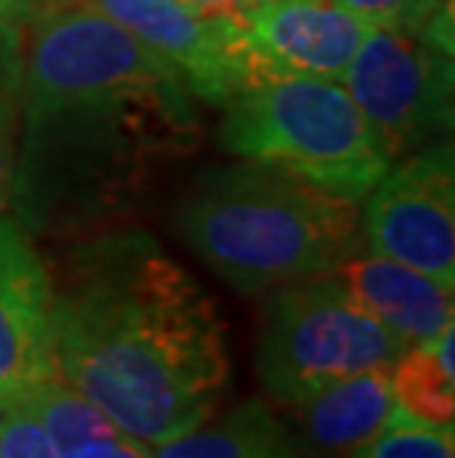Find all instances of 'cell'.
<instances>
[{
	"label": "cell",
	"instance_id": "3",
	"mask_svg": "<svg viewBox=\"0 0 455 458\" xmlns=\"http://www.w3.org/2000/svg\"><path fill=\"white\" fill-rule=\"evenodd\" d=\"M361 201L273 163L243 160L198 181L178 228L222 281L246 296L325 276L361 251Z\"/></svg>",
	"mask_w": 455,
	"mask_h": 458
},
{
	"label": "cell",
	"instance_id": "20",
	"mask_svg": "<svg viewBox=\"0 0 455 458\" xmlns=\"http://www.w3.org/2000/svg\"><path fill=\"white\" fill-rule=\"evenodd\" d=\"M24 27L13 24L0 15V92L18 89L21 86V65H24Z\"/></svg>",
	"mask_w": 455,
	"mask_h": 458
},
{
	"label": "cell",
	"instance_id": "2",
	"mask_svg": "<svg viewBox=\"0 0 455 458\" xmlns=\"http://www.w3.org/2000/svg\"><path fill=\"white\" fill-rule=\"evenodd\" d=\"M56 378L145 444L219 411L231 382L216 301L145 231L80 240L51 269Z\"/></svg>",
	"mask_w": 455,
	"mask_h": 458
},
{
	"label": "cell",
	"instance_id": "17",
	"mask_svg": "<svg viewBox=\"0 0 455 458\" xmlns=\"http://www.w3.org/2000/svg\"><path fill=\"white\" fill-rule=\"evenodd\" d=\"M0 458H60L38 420L0 394Z\"/></svg>",
	"mask_w": 455,
	"mask_h": 458
},
{
	"label": "cell",
	"instance_id": "11",
	"mask_svg": "<svg viewBox=\"0 0 455 458\" xmlns=\"http://www.w3.org/2000/svg\"><path fill=\"white\" fill-rule=\"evenodd\" d=\"M373 319L405 344H429L452 328V287L382 255H352L325 272Z\"/></svg>",
	"mask_w": 455,
	"mask_h": 458
},
{
	"label": "cell",
	"instance_id": "19",
	"mask_svg": "<svg viewBox=\"0 0 455 458\" xmlns=\"http://www.w3.org/2000/svg\"><path fill=\"white\" fill-rule=\"evenodd\" d=\"M60 458H151V450L139 437L128 435L124 428H115V432L95 435L89 441L72 446Z\"/></svg>",
	"mask_w": 455,
	"mask_h": 458
},
{
	"label": "cell",
	"instance_id": "16",
	"mask_svg": "<svg viewBox=\"0 0 455 458\" xmlns=\"http://www.w3.org/2000/svg\"><path fill=\"white\" fill-rule=\"evenodd\" d=\"M373 30L420 33L452 0H337Z\"/></svg>",
	"mask_w": 455,
	"mask_h": 458
},
{
	"label": "cell",
	"instance_id": "9",
	"mask_svg": "<svg viewBox=\"0 0 455 458\" xmlns=\"http://www.w3.org/2000/svg\"><path fill=\"white\" fill-rule=\"evenodd\" d=\"M110 18L142 47L166 63L192 98L225 106L246 89L243 63L231 42L225 18L192 13L181 0H80Z\"/></svg>",
	"mask_w": 455,
	"mask_h": 458
},
{
	"label": "cell",
	"instance_id": "4",
	"mask_svg": "<svg viewBox=\"0 0 455 458\" xmlns=\"http://www.w3.org/2000/svg\"><path fill=\"white\" fill-rule=\"evenodd\" d=\"M219 145L355 201L393 163L350 92L323 77H273L240 89L225 104Z\"/></svg>",
	"mask_w": 455,
	"mask_h": 458
},
{
	"label": "cell",
	"instance_id": "21",
	"mask_svg": "<svg viewBox=\"0 0 455 458\" xmlns=\"http://www.w3.org/2000/svg\"><path fill=\"white\" fill-rule=\"evenodd\" d=\"M72 4H80V0H0V15L27 30L38 18L51 15L56 9H65Z\"/></svg>",
	"mask_w": 455,
	"mask_h": 458
},
{
	"label": "cell",
	"instance_id": "8",
	"mask_svg": "<svg viewBox=\"0 0 455 458\" xmlns=\"http://www.w3.org/2000/svg\"><path fill=\"white\" fill-rule=\"evenodd\" d=\"M225 21L246 86L273 77H323L341 83L373 30L337 0H269L249 13L225 15Z\"/></svg>",
	"mask_w": 455,
	"mask_h": 458
},
{
	"label": "cell",
	"instance_id": "15",
	"mask_svg": "<svg viewBox=\"0 0 455 458\" xmlns=\"http://www.w3.org/2000/svg\"><path fill=\"white\" fill-rule=\"evenodd\" d=\"M346 458H455L452 428L426 423L393 403L379 432Z\"/></svg>",
	"mask_w": 455,
	"mask_h": 458
},
{
	"label": "cell",
	"instance_id": "5",
	"mask_svg": "<svg viewBox=\"0 0 455 458\" xmlns=\"http://www.w3.org/2000/svg\"><path fill=\"white\" fill-rule=\"evenodd\" d=\"M409 344L387 331L328 276L290 281L269 293L255 367L269 399L284 408L375 367H393Z\"/></svg>",
	"mask_w": 455,
	"mask_h": 458
},
{
	"label": "cell",
	"instance_id": "22",
	"mask_svg": "<svg viewBox=\"0 0 455 458\" xmlns=\"http://www.w3.org/2000/svg\"><path fill=\"white\" fill-rule=\"evenodd\" d=\"M183 6H190L192 13L207 15V18H225V15H240L249 13L255 6H264L269 0H181Z\"/></svg>",
	"mask_w": 455,
	"mask_h": 458
},
{
	"label": "cell",
	"instance_id": "10",
	"mask_svg": "<svg viewBox=\"0 0 455 458\" xmlns=\"http://www.w3.org/2000/svg\"><path fill=\"white\" fill-rule=\"evenodd\" d=\"M51 269L13 213H0V394L56 378Z\"/></svg>",
	"mask_w": 455,
	"mask_h": 458
},
{
	"label": "cell",
	"instance_id": "7",
	"mask_svg": "<svg viewBox=\"0 0 455 458\" xmlns=\"http://www.w3.org/2000/svg\"><path fill=\"white\" fill-rule=\"evenodd\" d=\"M364 199L361 242L373 255L455 287V154L450 140L391 163Z\"/></svg>",
	"mask_w": 455,
	"mask_h": 458
},
{
	"label": "cell",
	"instance_id": "13",
	"mask_svg": "<svg viewBox=\"0 0 455 458\" xmlns=\"http://www.w3.org/2000/svg\"><path fill=\"white\" fill-rule=\"evenodd\" d=\"M151 458H308L290 423L264 399H243L225 414L157 444Z\"/></svg>",
	"mask_w": 455,
	"mask_h": 458
},
{
	"label": "cell",
	"instance_id": "1",
	"mask_svg": "<svg viewBox=\"0 0 455 458\" xmlns=\"http://www.w3.org/2000/svg\"><path fill=\"white\" fill-rule=\"evenodd\" d=\"M201 140L192 92L86 4L24 33L13 216L30 237L131 213Z\"/></svg>",
	"mask_w": 455,
	"mask_h": 458
},
{
	"label": "cell",
	"instance_id": "6",
	"mask_svg": "<svg viewBox=\"0 0 455 458\" xmlns=\"http://www.w3.org/2000/svg\"><path fill=\"white\" fill-rule=\"evenodd\" d=\"M452 54L423 33L370 30L341 86L364 113L391 160L450 140Z\"/></svg>",
	"mask_w": 455,
	"mask_h": 458
},
{
	"label": "cell",
	"instance_id": "18",
	"mask_svg": "<svg viewBox=\"0 0 455 458\" xmlns=\"http://www.w3.org/2000/svg\"><path fill=\"white\" fill-rule=\"evenodd\" d=\"M15 140H18V89L0 92V213H9L15 178Z\"/></svg>",
	"mask_w": 455,
	"mask_h": 458
},
{
	"label": "cell",
	"instance_id": "14",
	"mask_svg": "<svg viewBox=\"0 0 455 458\" xmlns=\"http://www.w3.org/2000/svg\"><path fill=\"white\" fill-rule=\"evenodd\" d=\"M393 403L420 420L452 428L455 417V376L441 364L434 344H414L391 367Z\"/></svg>",
	"mask_w": 455,
	"mask_h": 458
},
{
	"label": "cell",
	"instance_id": "12",
	"mask_svg": "<svg viewBox=\"0 0 455 458\" xmlns=\"http://www.w3.org/2000/svg\"><path fill=\"white\" fill-rule=\"evenodd\" d=\"M391 408V367H375L290 405V428L308 458H346L379 432Z\"/></svg>",
	"mask_w": 455,
	"mask_h": 458
}]
</instances>
